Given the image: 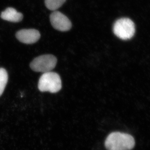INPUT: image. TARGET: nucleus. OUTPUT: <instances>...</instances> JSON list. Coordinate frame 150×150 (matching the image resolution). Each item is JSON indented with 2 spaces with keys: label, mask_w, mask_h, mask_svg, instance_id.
Listing matches in <instances>:
<instances>
[{
  "label": "nucleus",
  "mask_w": 150,
  "mask_h": 150,
  "mask_svg": "<svg viewBox=\"0 0 150 150\" xmlns=\"http://www.w3.org/2000/svg\"><path fill=\"white\" fill-rule=\"evenodd\" d=\"M50 21L55 29L61 31H67L71 28L70 20L64 14L58 11H54L50 15Z\"/></svg>",
  "instance_id": "nucleus-5"
},
{
  "label": "nucleus",
  "mask_w": 150,
  "mask_h": 150,
  "mask_svg": "<svg viewBox=\"0 0 150 150\" xmlns=\"http://www.w3.org/2000/svg\"><path fill=\"white\" fill-rule=\"evenodd\" d=\"M1 17L7 21L16 23L21 21L23 18V15L21 13L18 12L15 9L9 7L1 13Z\"/></svg>",
  "instance_id": "nucleus-7"
},
{
  "label": "nucleus",
  "mask_w": 150,
  "mask_h": 150,
  "mask_svg": "<svg viewBox=\"0 0 150 150\" xmlns=\"http://www.w3.org/2000/svg\"><path fill=\"white\" fill-rule=\"evenodd\" d=\"M134 23L128 18H121L115 21L113 27V32L118 38L123 40L131 39L135 34Z\"/></svg>",
  "instance_id": "nucleus-3"
},
{
  "label": "nucleus",
  "mask_w": 150,
  "mask_h": 150,
  "mask_svg": "<svg viewBox=\"0 0 150 150\" xmlns=\"http://www.w3.org/2000/svg\"><path fill=\"white\" fill-rule=\"evenodd\" d=\"M16 37L21 43L33 44L38 41L40 38V34L36 29H22L16 33Z\"/></svg>",
  "instance_id": "nucleus-6"
},
{
  "label": "nucleus",
  "mask_w": 150,
  "mask_h": 150,
  "mask_svg": "<svg viewBox=\"0 0 150 150\" xmlns=\"http://www.w3.org/2000/svg\"><path fill=\"white\" fill-rule=\"evenodd\" d=\"M38 88L41 92L56 93L62 88V80L57 73L51 71L43 73L39 79Z\"/></svg>",
  "instance_id": "nucleus-2"
},
{
  "label": "nucleus",
  "mask_w": 150,
  "mask_h": 150,
  "mask_svg": "<svg viewBox=\"0 0 150 150\" xmlns=\"http://www.w3.org/2000/svg\"><path fill=\"white\" fill-rule=\"evenodd\" d=\"M57 59L54 55L46 54L38 56L30 63L31 69L37 72L43 73L51 71L57 64Z\"/></svg>",
  "instance_id": "nucleus-4"
},
{
  "label": "nucleus",
  "mask_w": 150,
  "mask_h": 150,
  "mask_svg": "<svg viewBox=\"0 0 150 150\" xmlns=\"http://www.w3.org/2000/svg\"><path fill=\"white\" fill-rule=\"evenodd\" d=\"M135 145V140L131 135L120 132L110 133L105 142L108 150H131Z\"/></svg>",
  "instance_id": "nucleus-1"
},
{
  "label": "nucleus",
  "mask_w": 150,
  "mask_h": 150,
  "mask_svg": "<svg viewBox=\"0 0 150 150\" xmlns=\"http://www.w3.org/2000/svg\"><path fill=\"white\" fill-rule=\"evenodd\" d=\"M66 1V0H45V5L48 9L56 11L61 7Z\"/></svg>",
  "instance_id": "nucleus-9"
},
{
  "label": "nucleus",
  "mask_w": 150,
  "mask_h": 150,
  "mask_svg": "<svg viewBox=\"0 0 150 150\" xmlns=\"http://www.w3.org/2000/svg\"><path fill=\"white\" fill-rule=\"evenodd\" d=\"M7 72L4 68H0V96L4 91L8 81Z\"/></svg>",
  "instance_id": "nucleus-8"
}]
</instances>
